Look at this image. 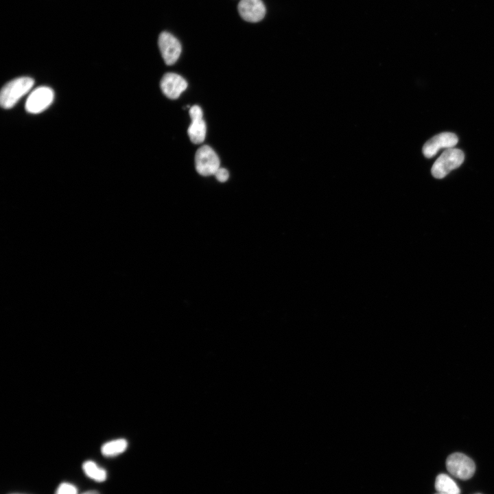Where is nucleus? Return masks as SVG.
<instances>
[{"mask_svg": "<svg viewBox=\"0 0 494 494\" xmlns=\"http://www.w3.org/2000/svg\"><path fill=\"white\" fill-rule=\"evenodd\" d=\"M34 81L30 77L15 78L5 84L1 91L0 104L2 108H12L32 88Z\"/></svg>", "mask_w": 494, "mask_h": 494, "instance_id": "nucleus-1", "label": "nucleus"}, {"mask_svg": "<svg viewBox=\"0 0 494 494\" xmlns=\"http://www.w3.org/2000/svg\"><path fill=\"white\" fill-rule=\"evenodd\" d=\"M464 159L462 150L454 148L446 149L433 164L432 174L436 178H443L451 171L459 167Z\"/></svg>", "mask_w": 494, "mask_h": 494, "instance_id": "nucleus-2", "label": "nucleus"}, {"mask_svg": "<svg viewBox=\"0 0 494 494\" xmlns=\"http://www.w3.org/2000/svg\"><path fill=\"white\" fill-rule=\"evenodd\" d=\"M447 471L453 476L467 480L472 478L475 471V464L472 459L462 453H454L446 460Z\"/></svg>", "mask_w": 494, "mask_h": 494, "instance_id": "nucleus-3", "label": "nucleus"}, {"mask_svg": "<svg viewBox=\"0 0 494 494\" xmlns=\"http://www.w3.org/2000/svg\"><path fill=\"white\" fill-rule=\"evenodd\" d=\"M220 159L215 151L209 145L201 146L195 154V167L202 176L213 175L220 167Z\"/></svg>", "mask_w": 494, "mask_h": 494, "instance_id": "nucleus-4", "label": "nucleus"}, {"mask_svg": "<svg viewBox=\"0 0 494 494\" xmlns=\"http://www.w3.org/2000/svg\"><path fill=\"white\" fill-rule=\"evenodd\" d=\"M54 97V93L51 88L39 86L29 95L25 105V110L33 114L41 113L51 105Z\"/></svg>", "mask_w": 494, "mask_h": 494, "instance_id": "nucleus-5", "label": "nucleus"}, {"mask_svg": "<svg viewBox=\"0 0 494 494\" xmlns=\"http://www.w3.org/2000/svg\"><path fill=\"white\" fill-rule=\"evenodd\" d=\"M158 44L164 62L167 65L174 64L181 53L179 40L172 34L163 32L159 35Z\"/></svg>", "mask_w": 494, "mask_h": 494, "instance_id": "nucleus-6", "label": "nucleus"}, {"mask_svg": "<svg viewBox=\"0 0 494 494\" xmlns=\"http://www.w3.org/2000/svg\"><path fill=\"white\" fill-rule=\"evenodd\" d=\"M457 136L451 132H442L426 141L423 147V154L428 158L435 156L443 148H454L458 143Z\"/></svg>", "mask_w": 494, "mask_h": 494, "instance_id": "nucleus-7", "label": "nucleus"}, {"mask_svg": "<svg viewBox=\"0 0 494 494\" xmlns=\"http://www.w3.org/2000/svg\"><path fill=\"white\" fill-rule=\"evenodd\" d=\"M189 113L191 120L187 129L189 137L192 143H201L205 139L207 132L202 109L200 106L194 105L190 108Z\"/></svg>", "mask_w": 494, "mask_h": 494, "instance_id": "nucleus-8", "label": "nucleus"}, {"mask_svg": "<svg viewBox=\"0 0 494 494\" xmlns=\"http://www.w3.org/2000/svg\"><path fill=\"white\" fill-rule=\"evenodd\" d=\"M163 94L169 99H177L187 89V81L180 75L174 73H165L160 83Z\"/></svg>", "mask_w": 494, "mask_h": 494, "instance_id": "nucleus-9", "label": "nucleus"}, {"mask_svg": "<svg viewBox=\"0 0 494 494\" xmlns=\"http://www.w3.org/2000/svg\"><path fill=\"white\" fill-rule=\"evenodd\" d=\"M238 11L245 21L256 23L264 17L266 8L261 0H241Z\"/></svg>", "mask_w": 494, "mask_h": 494, "instance_id": "nucleus-10", "label": "nucleus"}, {"mask_svg": "<svg viewBox=\"0 0 494 494\" xmlns=\"http://www.w3.org/2000/svg\"><path fill=\"white\" fill-rule=\"evenodd\" d=\"M435 489L437 492L447 494H460V490L456 483L449 475L440 473L435 480Z\"/></svg>", "mask_w": 494, "mask_h": 494, "instance_id": "nucleus-11", "label": "nucleus"}, {"mask_svg": "<svg viewBox=\"0 0 494 494\" xmlns=\"http://www.w3.org/2000/svg\"><path fill=\"white\" fill-rule=\"evenodd\" d=\"M127 447V441L125 439L119 438L104 443L101 447V452L104 456H115L125 451Z\"/></svg>", "mask_w": 494, "mask_h": 494, "instance_id": "nucleus-12", "label": "nucleus"}, {"mask_svg": "<svg viewBox=\"0 0 494 494\" xmlns=\"http://www.w3.org/2000/svg\"><path fill=\"white\" fill-rule=\"evenodd\" d=\"M82 469L87 477L97 482L106 480L107 473L105 469L98 467L93 461L87 460L82 464Z\"/></svg>", "mask_w": 494, "mask_h": 494, "instance_id": "nucleus-13", "label": "nucleus"}, {"mask_svg": "<svg viewBox=\"0 0 494 494\" xmlns=\"http://www.w3.org/2000/svg\"><path fill=\"white\" fill-rule=\"evenodd\" d=\"M55 494H78V489L72 484L62 482L58 486Z\"/></svg>", "mask_w": 494, "mask_h": 494, "instance_id": "nucleus-14", "label": "nucleus"}, {"mask_svg": "<svg viewBox=\"0 0 494 494\" xmlns=\"http://www.w3.org/2000/svg\"><path fill=\"white\" fill-rule=\"evenodd\" d=\"M216 179L220 182H225L228 180L229 174L228 172L222 167H220L213 174Z\"/></svg>", "mask_w": 494, "mask_h": 494, "instance_id": "nucleus-15", "label": "nucleus"}, {"mask_svg": "<svg viewBox=\"0 0 494 494\" xmlns=\"http://www.w3.org/2000/svg\"><path fill=\"white\" fill-rule=\"evenodd\" d=\"M82 494H99V493L96 491L91 490V491H87L83 493Z\"/></svg>", "mask_w": 494, "mask_h": 494, "instance_id": "nucleus-16", "label": "nucleus"}, {"mask_svg": "<svg viewBox=\"0 0 494 494\" xmlns=\"http://www.w3.org/2000/svg\"><path fill=\"white\" fill-rule=\"evenodd\" d=\"M436 494H447V493H438H438H436Z\"/></svg>", "mask_w": 494, "mask_h": 494, "instance_id": "nucleus-17", "label": "nucleus"}, {"mask_svg": "<svg viewBox=\"0 0 494 494\" xmlns=\"http://www.w3.org/2000/svg\"><path fill=\"white\" fill-rule=\"evenodd\" d=\"M11 494H23V493H11Z\"/></svg>", "mask_w": 494, "mask_h": 494, "instance_id": "nucleus-18", "label": "nucleus"}, {"mask_svg": "<svg viewBox=\"0 0 494 494\" xmlns=\"http://www.w3.org/2000/svg\"><path fill=\"white\" fill-rule=\"evenodd\" d=\"M477 494H480V493H477Z\"/></svg>", "mask_w": 494, "mask_h": 494, "instance_id": "nucleus-19", "label": "nucleus"}]
</instances>
